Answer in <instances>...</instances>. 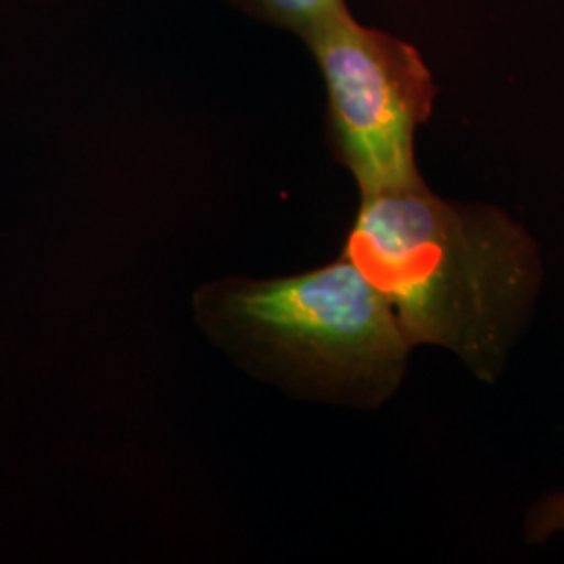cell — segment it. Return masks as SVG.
<instances>
[{"label":"cell","instance_id":"cell-1","mask_svg":"<svg viewBox=\"0 0 564 564\" xmlns=\"http://www.w3.org/2000/svg\"><path fill=\"white\" fill-rule=\"evenodd\" d=\"M360 197L343 256L383 295L412 347L445 349L496 383L544 286L533 235L502 207L444 199L424 181Z\"/></svg>","mask_w":564,"mask_h":564},{"label":"cell","instance_id":"cell-2","mask_svg":"<svg viewBox=\"0 0 564 564\" xmlns=\"http://www.w3.org/2000/svg\"><path fill=\"white\" fill-rule=\"evenodd\" d=\"M197 316L216 341L274 381L356 408L387 402L414 349L383 295L343 253L295 276L205 286Z\"/></svg>","mask_w":564,"mask_h":564},{"label":"cell","instance_id":"cell-3","mask_svg":"<svg viewBox=\"0 0 564 564\" xmlns=\"http://www.w3.org/2000/svg\"><path fill=\"white\" fill-rule=\"evenodd\" d=\"M326 90V134L360 195L423 182L416 132L431 120L435 82L421 53L343 11L305 39Z\"/></svg>","mask_w":564,"mask_h":564},{"label":"cell","instance_id":"cell-4","mask_svg":"<svg viewBox=\"0 0 564 564\" xmlns=\"http://www.w3.org/2000/svg\"><path fill=\"white\" fill-rule=\"evenodd\" d=\"M251 20L305 41L321 25L347 11V0H228Z\"/></svg>","mask_w":564,"mask_h":564},{"label":"cell","instance_id":"cell-5","mask_svg":"<svg viewBox=\"0 0 564 564\" xmlns=\"http://www.w3.org/2000/svg\"><path fill=\"white\" fill-rule=\"evenodd\" d=\"M564 533V494H547L529 508L524 519V540L529 544H545Z\"/></svg>","mask_w":564,"mask_h":564}]
</instances>
